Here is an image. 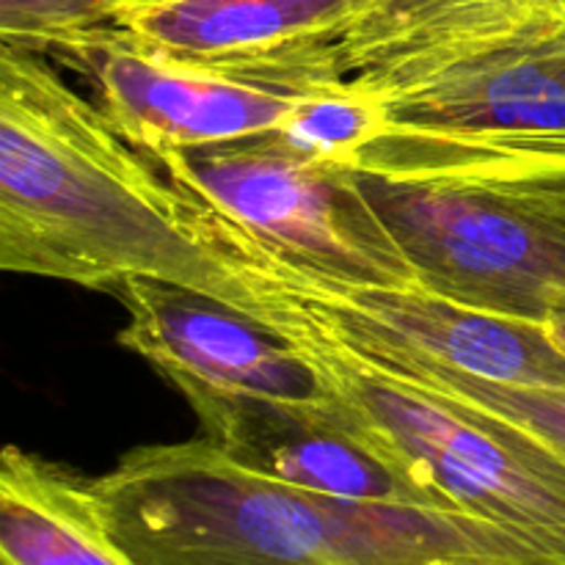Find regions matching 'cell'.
Instances as JSON below:
<instances>
[{
    "label": "cell",
    "mask_w": 565,
    "mask_h": 565,
    "mask_svg": "<svg viewBox=\"0 0 565 565\" xmlns=\"http://www.w3.org/2000/svg\"><path fill=\"white\" fill-rule=\"evenodd\" d=\"M0 268L110 292L127 279L241 307L182 193L47 55L0 44Z\"/></svg>",
    "instance_id": "cell-1"
},
{
    "label": "cell",
    "mask_w": 565,
    "mask_h": 565,
    "mask_svg": "<svg viewBox=\"0 0 565 565\" xmlns=\"http://www.w3.org/2000/svg\"><path fill=\"white\" fill-rule=\"evenodd\" d=\"M94 489L136 565H541L467 513L290 489L204 436L136 447Z\"/></svg>",
    "instance_id": "cell-2"
},
{
    "label": "cell",
    "mask_w": 565,
    "mask_h": 565,
    "mask_svg": "<svg viewBox=\"0 0 565 565\" xmlns=\"http://www.w3.org/2000/svg\"><path fill=\"white\" fill-rule=\"evenodd\" d=\"M381 127L356 169L565 191V14L511 0L348 75Z\"/></svg>",
    "instance_id": "cell-3"
},
{
    "label": "cell",
    "mask_w": 565,
    "mask_h": 565,
    "mask_svg": "<svg viewBox=\"0 0 565 565\" xmlns=\"http://www.w3.org/2000/svg\"><path fill=\"white\" fill-rule=\"evenodd\" d=\"M243 309L285 334L334 395L447 511L489 522L541 565H565V458L530 430L467 401L375 367L270 298Z\"/></svg>",
    "instance_id": "cell-4"
},
{
    "label": "cell",
    "mask_w": 565,
    "mask_h": 565,
    "mask_svg": "<svg viewBox=\"0 0 565 565\" xmlns=\"http://www.w3.org/2000/svg\"><path fill=\"white\" fill-rule=\"evenodd\" d=\"M359 188L412 263L450 301L550 326L565 315V191L458 177L379 174Z\"/></svg>",
    "instance_id": "cell-5"
},
{
    "label": "cell",
    "mask_w": 565,
    "mask_h": 565,
    "mask_svg": "<svg viewBox=\"0 0 565 565\" xmlns=\"http://www.w3.org/2000/svg\"><path fill=\"white\" fill-rule=\"evenodd\" d=\"M147 154L174 185L199 193L307 268L356 285H419L353 166L309 158L276 132Z\"/></svg>",
    "instance_id": "cell-6"
},
{
    "label": "cell",
    "mask_w": 565,
    "mask_h": 565,
    "mask_svg": "<svg viewBox=\"0 0 565 565\" xmlns=\"http://www.w3.org/2000/svg\"><path fill=\"white\" fill-rule=\"evenodd\" d=\"M99 108L143 152H191L274 136L303 97L331 92L301 50L237 61H188L125 36L83 61Z\"/></svg>",
    "instance_id": "cell-7"
},
{
    "label": "cell",
    "mask_w": 565,
    "mask_h": 565,
    "mask_svg": "<svg viewBox=\"0 0 565 565\" xmlns=\"http://www.w3.org/2000/svg\"><path fill=\"white\" fill-rule=\"evenodd\" d=\"M182 397L204 439L259 478L340 500L441 508L334 395L281 401L188 390Z\"/></svg>",
    "instance_id": "cell-8"
},
{
    "label": "cell",
    "mask_w": 565,
    "mask_h": 565,
    "mask_svg": "<svg viewBox=\"0 0 565 565\" xmlns=\"http://www.w3.org/2000/svg\"><path fill=\"white\" fill-rule=\"evenodd\" d=\"M125 307L119 345L177 392L320 401L329 392L309 359L274 326L196 287L127 279L108 292Z\"/></svg>",
    "instance_id": "cell-9"
},
{
    "label": "cell",
    "mask_w": 565,
    "mask_h": 565,
    "mask_svg": "<svg viewBox=\"0 0 565 565\" xmlns=\"http://www.w3.org/2000/svg\"><path fill=\"white\" fill-rule=\"evenodd\" d=\"M367 0H158L119 14L127 39L188 61H237L337 42Z\"/></svg>",
    "instance_id": "cell-10"
},
{
    "label": "cell",
    "mask_w": 565,
    "mask_h": 565,
    "mask_svg": "<svg viewBox=\"0 0 565 565\" xmlns=\"http://www.w3.org/2000/svg\"><path fill=\"white\" fill-rule=\"evenodd\" d=\"M0 565H136L116 544L94 478L9 445L0 456Z\"/></svg>",
    "instance_id": "cell-11"
},
{
    "label": "cell",
    "mask_w": 565,
    "mask_h": 565,
    "mask_svg": "<svg viewBox=\"0 0 565 565\" xmlns=\"http://www.w3.org/2000/svg\"><path fill=\"white\" fill-rule=\"evenodd\" d=\"M351 351L373 362L375 367H384L390 373L414 381V384L439 390L445 395L458 397V401L472 403V406L483 408L494 417L508 419V423L544 439L546 445L555 447L565 458V390L508 384V381L461 373V370L425 362V359L417 356H403V353L356 351V348H351Z\"/></svg>",
    "instance_id": "cell-12"
},
{
    "label": "cell",
    "mask_w": 565,
    "mask_h": 565,
    "mask_svg": "<svg viewBox=\"0 0 565 565\" xmlns=\"http://www.w3.org/2000/svg\"><path fill=\"white\" fill-rule=\"evenodd\" d=\"M505 3L511 0H367L334 42L337 66L348 77Z\"/></svg>",
    "instance_id": "cell-13"
},
{
    "label": "cell",
    "mask_w": 565,
    "mask_h": 565,
    "mask_svg": "<svg viewBox=\"0 0 565 565\" xmlns=\"http://www.w3.org/2000/svg\"><path fill=\"white\" fill-rule=\"evenodd\" d=\"M119 33L114 0H0V44L77 66Z\"/></svg>",
    "instance_id": "cell-14"
},
{
    "label": "cell",
    "mask_w": 565,
    "mask_h": 565,
    "mask_svg": "<svg viewBox=\"0 0 565 565\" xmlns=\"http://www.w3.org/2000/svg\"><path fill=\"white\" fill-rule=\"evenodd\" d=\"M379 127L381 114L373 97L345 83L303 97L276 136L309 158L356 166L359 154L379 136Z\"/></svg>",
    "instance_id": "cell-15"
},
{
    "label": "cell",
    "mask_w": 565,
    "mask_h": 565,
    "mask_svg": "<svg viewBox=\"0 0 565 565\" xmlns=\"http://www.w3.org/2000/svg\"><path fill=\"white\" fill-rule=\"evenodd\" d=\"M550 331H552V337H555V340L561 342V348L565 351V315H561V318H557V320H552Z\"/></svg>",
    "instance_id": "cell-16"
},
{
    "label": "cell",
    "mask_w": 565,
    "mask_h": 565,
    "mask_svg": "<svg viewBox=\"0 0 565 565\" xmlns=\"http://www.w3.org/2000/svg\"><path fill=\"white\" fill-rule=\"evenodd\" d=\"M116 11H127V9H136V6H147V3H158V0H114Z\"/></svg>",
    "instance_id": "cell-17"
},
{
    "label": "cell",
    "mask_w": 565,
    "mask_h": 565,
    "mask_svg": "<svg viewBox=\"0 0 565 565\" xmlns=\"http://www.w3.org/2000/svg\"><path fill=\"white\" fill-rule=\"evenodd\" d=\"M541 3H546V6H552V9H557V11H563V14H565V0H541Z\"/></svg>",
    "instance_id": "cell-18"
}]
</instances>
